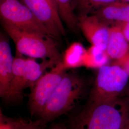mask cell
I'll use <instances>...</instances> for the list:
<instances>
[{
    "instance_id": "cell-1",
    "label": "cell",
    "mask_w": 129,
    "mask_h": 129,
    "mask_svg": "<svg viewBox=\"0 0 129 129\" xmlns=\"http://www.w3.org/2000/svg\"><path fill=\"white\" fill-rule=\"evenodd\" d=\"M129 120V98L89 101L72 121V129H122Z\"/></svg>"
},
{
    "instance_id": "cell-2",
    "label": "cell",
    "mask_w": 129,
    "mask_h": 129,
    "mask_svg": "<svg viewBox=\"0 0 129 129\" xmlns=\"http://www.w3.org/2000/svg\"><path fill=\"white\" fill-rule=\"evenodd\" d=\"M5 31L15 44L16 54L33 58L48 59L58 63L62 55L52 37L37 33L23 31L1 20Z\"/></svg>"
},
{
    "instance_id": "cell-3",
    "label": "cell",
    "mask_w": 129,
    "mask_h": 129,
    "mask_svg": "<svg viewBox=\"0 0 129 129\" xmlns=\"http://www.w3.org/2000/svg\"><path fill=\"white\" fill-rule=\"evenodd\" d=\"M83 79L74 74L66 73L40 114L44 121H49L70 111L83 95Z\"/></svg>"
},
{
    "instance_id": "cell-4",
    "label": "cell",
    "mask_w": 129,
    "mask_h": 129,
    "mask_svg": "<svg viewBox=\"0 0 129 129\" xmlns=\"http://www.w3.org/2000/svg\"><path fill=\"white\" fill-rule=\"evenodd\" d=\"M57 64L55 62L43 59L39 63L35 58H25L23 55L16 54L14 57L13 76L6 101H17L22 98L23 90L31 88L48 68Z\"/></svg>"
},
{
    "instance_id": "cell-5",
    "label": "cell",
    "mask_w": 129,
    "mask_h": 129,
    "mask_svg": "<svg viewBox=\"0 0 129 129\" xmlns=\"http://www.w3.org/2000/svg\"><path fill=\"white\" fill-rule=\"evenodd\" d=\"M129 75L119 66L106 64L98 69L89 101H111L122 97Z\"/></svg>"
},
{
    "instance_id": "cell-6",
    "label": "cell",
    "mask_w": 129,
    "mask_h": 129,
    "mask_svg": "<svg viewBox=\"0 0 129 129\" xmlns=\"http://www.w3.org/2000/svg\"><path fill=\"white\" fill-rule=\"evenodd\" d=\"M0 14L1 20L21 30L54 38L48 29L20 0H0Z\"/></svg>"
},
{
    "instance_id": "cell-7",
    "label": "cell",
    "mask_w": 129,
    "mask_h": 129,
    "mask_svg": "<svg viewBox=\"0 0 129 129\" xmlns=\"http://www.w3.org/2000/svg\"><path fill=\"white\" fill-rule=\"evenodd\" d=\"M62 62L43 74L31 88L29 104L32 115H40L46 102L66 73Z\"/></svg>"
},
{
    "instance_id": "cell-8",
    "label": "cell",
    "mask_w": 129,
    "mask_h": 129,
    "mask_svg": "<svg viewBox=\"0 0 129 129\" xmlns=\"http://www.w3.org/2000/svg\"><path fill=\"white\" fill-rule=\"evenodd\" d=\"M31 11L51 33L55 40L66 35L63 21L58 13L48 0H20Z\"/></svg>"
},
{
    "instance_id": "cell-9",
    "label": "cell",
    "mask_w": 129,
    "mask_h": 129,
    "mask_svg": "<svg viewBox=\"0 0 129 129\" xmlns=\"http://www.w3.org/2000/svg\"><path fill=\"white\" fill-rule=\"evenodd\" d=\"M79 29L92 46L106 50L110 28L94 14L78 16Z\"/></svg>"
},
{
    "instance_id": "cell-10",
    "label": "cell",
    "mask_w": 129,
    "mask_h": 129,
    "mask_svg": "<svg viewBox=\"0 0 129 129\" xmlns=\"http://www.w3.org/2000/svg\"><path fill=\"white\" fill-rule=\"evenodd\" d=\"M13 57L8 40L3 34L0 37V96L5 100L13 76Z\"/></svg>"
},
{
    "instance_id": "cell-11",
    "label": "cell",
    "mask_w": 129,
    "mask_h": 129,
    "mask_svg": "<svg viewBox=\"0 0 129 129\" xmlns=\"http://www.w3.org/2000/svg\"><path fill=\"white\" fill-rule=\"evenodd\" d=\"M95 15L109 27L129 21V3L118 0L98 10Z\"/></svg>"
},
{
    "instance_id": "cell-12",
    "label": "cell",
    "mask_w": 129,
    "mask_h": 129,
    "mask_svg": "<svg viewBox=\"0 0 129 129\" xmlns=\"http://www.w3.org/2000/svg\"><path fill=\"white\" fill-rule=\"evenodd\" d=\"M106 51L110 59L119 60L129 52V44L119 25L110 28Z\"/></svg>"
},
{
    "instance_id": "cell-13",
    "label": "cell",
    "mask_w": 129,
    "mask_h": 129,
    "mask_svg": "<svg viewBox=\"0 0 129 129\" xmlns=\"http://www.w3.org/2000/svg\"><path fill=\"white\" fill-rule=\"evenodd\" d=\"M62 21L71 32H78L79 28L78 17L76 13V0H55Z\"/></svg>"
},
{
    "instance_id": "cell-14",
    "label": "cell",
    "mask_w": 129,
    "mask_h": 129,
    "mask_svg": "<svg viewBox=\"0 0 129 129\" xmlns=\"http://www.w3.org/2000/svg\"><path fill=\"white\" fill-rule=\"evenodd\" d=\"M87 49L78 42L72 44L62 55V63L66 69L84 67Z\"/></svg>"
},
{
    "instance_id": "cell-15",
    "label": "cell",
    "mask_w": 129,
    "mask_h": 129,
    "mask_svg": "<svg viewBox=\"0 0 129 129\" xmlns=\"http://www.w3.org/2000/svg\"><path fill=\"white\" fill-rule=\"evenodd\" d=\"M110 57L106 50L92 46L87 49L84 67L90 69H100L108 63Z\"/></svg>"
},
{
    "instance_id": "cell-16",
    "label": "cell",
    "mask_w": 129,
    "mask_h": 129,
    "mask_svg": "<svg viewBox=\"0 0 129 129\" xmlns=\"http://www.w3.org/2000/svg\"><path fill=\"white\" fill-rule=\"evenodd\" d=\"M116 1L118 0H76V13L78 17L91 15Z\"/></svg>"
},
{
    "instance_id": "cell-17",
    "label": "cell",
    "mask_w": 129,
    "mask_h": 129,
    "mask_svg": "<svg viewBox=\"0 0 129 129\" xmlns=\"http://www.w3.org/2000/svg\"><path fill=\"white\" fill-rule=\"evenodd\" d=\"M27 121L22 119H13L4 115L1 110L0 129H22Z\"/></svg>"
},
{
    "instance_id": "cell-18",
    "label": "cell",
    "mask_w": 129,
    "mask_h": 129,
    "mask_svg": "<svg viewBox=\"0 0 129 129\" xmlns=\"http://www.w3.org/2000/svg\"><path fill=\"white\" fill-rule=\"evenodd\" d=\"M112 64L119 66L129 75V52L120 59L114 61Z\"/></svg>"
},
{
    "instance_id": "cell-19",
    "label": "cell",
    "mask_w": 129,
    "mask_h": 129,
    "mask_svg": "<svg viewBox=\"0 0 129 129\" xmlns=\"http://www.w3.org/2000/svg\"><path fill=\"white\" fill-rule=\"evenodd\" d=\"M121 28L125 38L129 44V21L119 25Z\"/></svg>"
},
{
    "instance_id": "cell-20",
    "label": "cell",
    "mask_w": 129,
    "mask_h": 129,
    "mask_svg": "<svg viewBox=\"0 0 129 129\" xmlns=\"http://www.w3.org/2000/svg\"><path fill=\"white\" fill-rule=\"evenodd\" d=\"M40 125V121L27 122L22 129H41Z\"/></svg>"
},
{
    "instance_id": "cell-21",
    "label": "cell",
    "mask_w": 129,
    "mask_h": 129,
    "mask_svg": "<svg viewBox=\"0 0 129 129\" xmlns=\"http://www.w3.org/2000/svg\"><path fill=\"white\" fill-rule=\"evenodd\" d=\"M48 1L51 4V5L52 6V7L55 9V10H56L58 13L57 6V5H56V3L55 1V0H48Z\"/></svg>"
},
{
    "instance_id": "cell-22",
    "label": "cell",
    "mask_w": 129,
    "mask_h": 129,
    "mask_svg": "<svg viewBox=\"0 0 129 129\" xmlns=\"http://www.w3.org/2000/svg\"><path fill=\"white\" fill-rule=\"evenodd\" d=\"M51 129H67L66 128L64 127V126L62 125H56L53 127Z\"/></svg>"
},
{
    "instance_id": "cell-23",
    "label": "cell",
    "mask_w": 129,
    "mask_h": 129,
    "mask_svg": "<svg viewBox=\"0 0 129 129\" xmlns=\"http://www.w3.org/2000/svg\"><path fill=\"white\" fill-rule=\"evenodd\" d=\"M125 93V95H126V97H128L129 98V88H126L124 92L123 93Z\"/></svg>"
},
{
    "instance_id": "cell-24",
    "label": "cell",
    "mask_w": 129,
    "mask_h": 129,
    "mask_svg": "<svg viewBox=\"0 0 129 129\" xmlns=\"http://www.w3.org/2000/svg\"><path fill=\"white\" fill-rule=\"evenodd\" d=\"M122 129H129V120L127 122V123L124 127V128H123Z\"/></svg>"
},
{
    "instance_id": "cell-25",
    "label": "cell",
    "mask_w": 129,
    "mask_h": 129,
    "mask_svg": "<svg viewBox=\"0 0 129 129\" xmlns=\"http://www.w3.org/2000/svg\"><path fill=\"white\" fill-rule=\"evenodd\" d=\"M121 1H124V2H127V3H129V0H121Z\"/></svg>"
}]
</instances>
